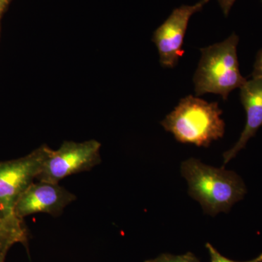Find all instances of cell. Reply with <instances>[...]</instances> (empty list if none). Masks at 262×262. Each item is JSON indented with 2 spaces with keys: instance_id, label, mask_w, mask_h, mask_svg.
I'll list each match as a JSON object with an SVG mask.
<instances>
[{
  "instance_id": "5b68a950",
  "label": "cell",
  "mask_w": 262,
  "mask_h": 262,
  "mask_svg": "<svg viewBox=\"0 0 262 262\" xmlns=\"http://www.w3.org/2000/svg\"><path fill=\"white\" fill-rule=\"evenodd\" d=\"M49 149L41 146L24 158L0 163V207L7 213L15 214L18 198L37 179Z\"/></svg>"
},
{
  "instance_id": "9a60e30c",
  "label": "cell",
  "mask_w": 262,
  "mask_h": 262,
  "mask_svg": "<svg viewBox=\"0 0 262 262\" xmlns=\"http://www.w3.org/2000/svg\"><path fill=\"white\" fill-rule=\"evenodd\" d=\"M5 257L0 258V262H5Z\"/></svg>"
},
{
  "instance_id": "9c48e42d",
  "label": "cell",
  "mask_w": 262,
  "mask_h": 262,
  "mask_svg": "<svg viewBox=\"0 0 262 262\" xmlns=\"http://www.w3.org/2000/svg\"><path fill=\"white\" fill-rule=\"evenodd\" d=\"M27 231L23 220L7 213L0 207V258L6 257L13 245L27 244Z\"/></svg>"
},
{
  "instance_id": "277c9868",
  "label": "cell",
  "mask_w": 262,
  "mask_h": 262,
  "mask_svg": "<svg viewBox=\"0 0 262 262\" xmlns=\"http://www.w3.org/2000/svg\"><path fill=\"white\" fill-rule=\"evenodd\" d=\"M101 146L92 139L82 143L65 141L59 149H50L36 180L58 184L66 177L91 170L101 162Z\"/></svg>"
},
{
  "instance_id": "5bb4252c",
  "label": "cell",
  "mask_w": 262,
  "mask_h": 262,
  "mask_svg": "<svg viewBox=\"0 0 262 262\" xmlns=\"http://www.w3.org/2000/svg\"><path fill=\"white\" fill-rule=\"evenodd\" d=\"M5 1H6V0H0V6H2V5L4 4Z\"/></svg>"
},
{
  "instance_id": "3957f363",
  "label": "cell",
  "mask_w": 262,
  "mask_h": 262,
  "mask_svg": "<svg viewBox=\"0 0 262 262\" xmlns=\"http://www.w3.org/2000/svg\"><path fill=\"white\" fill-rule=\"evenodd\" d=\"M238 42V36L232 34L223 42L201 48V58L193 77L196 96L217 94L226 101L232 91L244 85L247 80L239 72Z\"/></svg>"
},
{
  "instance_id": "7c38bea8",
  "label": "cell",
  "mask_w": 262,
  "mask_h": 262,
  "mask_svg": "<svg viewBox=\"0 0 262 262\" xmlns=\"http://www.w3.org/2000/svg\"><path fill=\"white\" fill-rule=\"evenodd\" d=\"M262 77V49L258 51L253 67L252 77Z\"/></svg>"
},
{
  "instance_id": "30bf717a",
  "label": "cell",
  "mask_w": 262,
  "mask_h": 262,
  "mask_svg": "<svg viewBox=\"0 0 262 262\" xmlns=\"http://www.w3.org/2000/svg\"><path fill=\"white\" fill-rule=\"evenodd\" d=\"M145 262H200V261L192 253L189 252L184 255L163 253L158 257L147 260Z\"/></svg>"
},
{
  "instance_id": "6da1fadb",
  "label": "cell",
  "mask_w": 262,
  "mask_h": 262,
  "mask_svg": "<svg viewBox=\"0 0 262 262\" xmlns=\"http://www.w3.org/2000/svg\"><path fill=\"white\" fill-rule=\"evenodd\" d=\"M181 173L189 185V195L199 202L207 214L229 211L247 192L244 181L232 170L207 165L196 158L183 162Z\"/></svg>"
},
{
  "instance_id": "52a82bcc",
  "label": "cell",
  "mask_w": 262,
  "mask_h": 262,
  "mask_svg": "<svg viewBox=\"0 0 262 262\" xmlns=\"http://www.w3.org/2000/svg\"><path fill=\"white\" fill-rule=\"evenodd\" d=\"M75 200V194L58 184L37 181L33 182L18 198L14 213L20 220L37 213L59 216L66 207Z\"/></svg>"
},
{
  "instance_id": "7a4b0ae2",
  "label": "cell",
  "mask_w": 262,
  "mask_h": 262,
  "mask_svg": "<svg viewBox=\"0 0 262 262\" xmlns=\"http://www.w3.org/2000/svg\"><path fill=\"white\" fill-rule=\"evenodd\" d=\"M222 115L218 103L188 96L180 100L161 125L179 142L208 147L225 135V123L221 118Z\"/></svg>"
},
{
  "instance_id": "4fadbf2b",
  "label": "cell",
  "mask_w": 262,
  "mask_h": 262,
  "mask_svg": "<svg viewBox=\"0 0 262 262\" xmlns=\"http://www.w3.org/2000/svg\"><path fill=\"white\" fill-rule=\"evenodd\" d=\"M236 0H218L221 9L222 10V12H223L224 15L226 17L228 16L229 12H230Z\"/></svg>"
},
{
  "instance_id": "ba28073f",
  "label": "cell",
  "mask_w": 262,
  "mask_h": 262,
  "mask_svg": "<svg viewBox=\"0 0 262 262\" xmlns=\"http://www.w3.org/2000/svg\"><path fill=\"white\" fill-rule=\"evenodd\" d=\"M239 89L241 103L246 113V124L237 143L224 153L225 165L235 158L262 126V77H253L252 80L246 81Z\"/></svg>"
},
{
  "instance_id": "8992f818",
  "label": "cell",
  "mask_w": 262,
  "mask_h": 262,
  "mask_svg": "<svg viewBox=\"0 0 262 262\" xmlns=\"http://www.w3.org/2000/svg\"><path fill=\"white\" fill-rule=\"evenodd\" d=\"M211 0H201L193 5H182L176 8L168 18L155 30L152 42L156 45L160 61L165 68L173 69L184 55L183 42L188 24L194 13L201 11Z\"/></svg>"
},
{
  "instance_id": "8fae6325",
  "label": "cell",
  "mask_w": 262,
  "mask_h": 262,
  "mask_svg": "<svg viewBox=\"0 0 262 262\" xmlns=\"http://www.w3.org/2000/svg\"><path fill=\"white\" fill-rule=\"evenodd\" d=\"M206 246L208 253H209L210 257H211V262H262V253L257 257L250 260V261H235L233 260L229 259V258L224 256L223 255L221 254L211 244H206Z\"/></svg>"
}]
</instances>
